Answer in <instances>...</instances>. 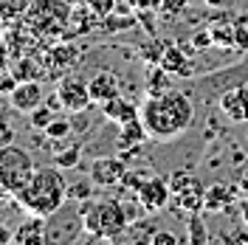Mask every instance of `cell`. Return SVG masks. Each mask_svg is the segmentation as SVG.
<instances>
[{
	"label": "cell",
	"instance_id": "6da1fadb",
	"mask_svg": "<svg viewBox=\"0 0 248 245\" xmlns=\"http://www.w3.org/2000/svg\"><path fill=\"white\" fill-rule=\"evenodd\" d=\"M139 119L153 141H175L195 122V102L184 91H167L158 96H147L139 107Z\"/></svg>",
	"mask_w": 248,
	"mask_h": 245
},
{
	"label": "cell",
	"instance_id": "7a4b0ae2",
	"mask_svg": "<svg viewBox=\"0 0 248 245\" xmlns=\"http://www.w3.org/2000/svg\"><path fill=\"white\" fill-rule=\"evenodd\" d=\"M17 206L26 209L29 214L48 217L54 209H60L68 200V184L62 178V169L57 164L51 167H37L34 175L29 178V184L23 186L15 195Z\"/></svg>",
	"mask_w": 248,
	"mask_h": 245
},
{
	"label": "cell",
	"instance_id": "3957f363",
	"mask_svg": "<svg viewBox=\"0 0 248 245\" xmlns=\"http://www.w3.org/2000/svg\"><path fill=\"white\" fill-rule=\"evenodd\" d=\"M85 206V231L91 240H119L130 229V217L122 200L116 198H91L82 200Z\"/></svg>",
	"mask_w": 248,
	"mask_h": 245
},
{
	"label": "cell",
	"instance_id": "277c9868",
	"mask_svg": "<svg viewBox=\"0 0 248 245\" xmlns=\"http://www.w3.org/2000/svg\"><path fill=\"white\" fill-rule=\"evenodd\" d=\"M85 231V206L82 200H65L60 209L46 217V245H71L82 240Z\"/></svg>",
	"mask_w": 248,
	"mask_h": 245
},
{
	"label": "cell",
	"instance_id": "5b68a950",
	"mask_svg": "<svg viewBox=\"0 0 248 245\" xmlns=\"http://www.w3.org/2000/svg\"><path fill=\"white\" fill-rule=\"evenodd\" d=\"M34 158L29 150H23L20 144H6L0 147V186L6 192L17 195L23 186L29 184V178L34 175Z\"/></svg>",
	"mask_w": 248,
	"mask_h": 245
},
{
	"label": "cell",
	"instance_id": "8992f818",
	"mask_svg": "<svg viewBox=\"0 0 248 245\" xmlns=\"http://www.w3.org/2000/svg\"><path fill=\"white\" fill-rule=\"evenodd\" d=\"M248 82V62L237 65V68H229V71H220V74H212V77L195 79V93H203V102H215L220 99L226 91H232L237 85H246Z\"/></svg>",
	"mask_w": 248,
	"mask_h": 245
},
{
	"label": "cell",
	"instance_id": "52a82bcc",
	"mask_svg": "<svg viewBox=\"0 0 248 245\" xmlns=\"http://www.w3.org/2000/svg\"><path fill=\"white\" fill-rule=\"evenodd\" d=\"M172 198L178 200V206L186 209L189 214L192 212H203V200H206V186L195 178V175H186V172H178L172 175Z\"/></svg>",
	"mask_w": 248,
	"mask_h": 245
},
{
	"label": "cell",
	"instance_id": "ba28073f",
	"mask_svg": "<svg viewBox=\"0 0 248 245\" xmlns=\"http://www.w3.org/2000/svg\"><path fill=\"white\" fill-rule=\"evenodd\" d=\"M57 99H60L62 110L68 113H85L93 105L91 88L82 77H60V88H57Z\"/></svg>",
	"mask_w": 248,
	"mask_h": 245
},
{
	"label": "cell",
	"instance_id": "9c48e42d",
	"mask_svg": "<svg viewBox=\"0 0 248 245\" xmlns=\"http://www.w3.org/2000/svg\"><path fill=\"white\" fill-rule=\"evenodd\" d=\"M91 181L102 189H113V186H122L124 175H127V164L116 155H102V158H93L91 164Z\"/></svg>",
	"mask_w": 248,
	"mask_h": 245
},
{
	"label": "cell",
	"instance_id": "30bf717a",
	"mask_svg": "<svg viewBox=\"0 0 248 245\" xmlns=\"http://www.w3.org/2000/svg\"><path fill=\"white\" fill-rule=\"evenodd\" d=\"M170 198H172V186L164 178H147L139 186V192H136V200H139L147 212H161L170 203Z\"/></svg>",
	"mask_w": 248,
	"mask_h": 245
},
{
	"label": "cell",
	"instance_id": "8fae6325",
	"mask_svg": "<svg viewBox=\"0 0 248 245\" xmlns=\"http://www.w3.org/2000/svg\"><path fill=\"white\" fill-rule=\"evenodd\" d=\"M43 99H46L43 96V82L40 79H29V82H20L15 91H12L9 105L17 113H31V110H37L43 105Z\"/></svg>",
	"mask_w": 248,
	"mask_h": 245
},
{
	"label": "cell",
	"instance_id": "7c38bea8",
	"mask_svg": "<svg viewBox=\"0 0 248 245\" xmlns=\"http://www.w3.org/2000/svg\"><path fill=\"white\" fill-rule=\"evenodd\" d=\"M217 105H220L226 119H232V122H248V82L226 91L217 99Z\"/></svg>",
	"mask_w": 248,
	"mask_h": 245
},
{
	"label": "cell",
	"instance_id": "4fadbf2b",
	"mask_svg": "<svg viewBox=\"0 0 248 245\" xmlns=\"http://www.w3.org/2000/svg\"><path fill=\"white\" fill-rule=\"evenodd\" d=\"M88 88H91L93 105H105V102H110V99L122 96V85H119V77H116V74H110V71H99L96 77H91Z\"/></svg>",
	"mask_w": 248,
	"mask_h": 245
},
{
	"label": "cell",
	"instance_id": "5bb4252c",
	"mask_svg": "<svg viewBox=\"0 0 248 245\" xmlns=\"http://www.w3.org/2000/svg\"><path fill=\"white\" fill-rule=\"evenodd\" d=\"M77 57H79V51L71 46V43H57V46H51V48H48V54H46L48 74L62 77L65 71H71V68H74Z\"/></svg>",
	"mask_w": 248,
	"mask_h": 245
},
{
	"label": "cell",
	"instance_id": "9a60e30c",
	"mask_svg": "<svg viewBox=\"0 0 248 245\" xmlns=\"http://www.w3.org/2000/svg\"><path fill=\"white\" fill-rule=\"evenodd\" d=\"M17 245H43L46 243V217L31 214L26 223H20L15 229V240Z\"/></svg>",
	"mask_w": 248,
	"mask_h": 245
},
{
	"label": "cell",
	"instance_id": "2e32d148",
	"mask_svg": "<svg viewBox=\"0 0 248 245\" xmlns=\"http://www.w3.org/2000/svg\"><path fill=\"white\" fill-rule=\"evenodd\" d=\"M102 113H105L108 122L127 124V122H133V119H139V105H133V102H127L122 96H116V99H110V102L102 105Z\"/></svg>",
	"mask_w": 248,
	"mask_h": 245
},
{
	"label": "cell",
	"instance_id": "e0dca14e",
	"mask_svg": "<svg viewBox=\"0 0 248 245\" xmlns=\"http://www.w3.org/2000/svg\"><path fill=\"white\" fill-rule=\"evenodd\" d=\"M9 71L15 74L20 82H29V79H40L46 74V68L40 65V57L37 54H20L9 62Z\"/></svg>",
	"mask_w": 248,
	"mask_h": 245
},
{
	"label": "cell",
	"instance_id": "ac0fdd59",
	"mask_svg": "<svg viewBox=\"0 0 248 245\" xmlns=\"http://www.w3.org/2000/svg\"><path fill=\"white\" fill-rule=\"evenodd\" d=\"M158 65H161L164 71H170L172 77H189V60H186L184 51H181V48H175V46L164 48V54H161Z\"/></svg>",
	"mask_w": 248,
	"mask_h": 245
},
{
	"label": "cell",
	"instance_id": "d6986e66",
	"mask_svg": "<svg viewBox=\"0 0 248 245\" xmlns=\"http://www.w3.org/2000/svg\"><path fill=\"white\" fill-rule=\"evenodd\" d=\"M232 198H234V192L226 184H215V186H209V189H206L203 209H206V212H212V214H217V212H226V209L232 206Z\"/></svg>",
	"mask_w": 248,
	"mask_h": 245
},
{
	"label": "cell",
	"instance_id": "ffe728a7",
	"mask_svg": "<svg viewBox=\"0 0 248 245\" xmlns=\"http://www.w3.org/2000/svg\"><path fill=\"white\" fill-rule=\"evenodd\" d=\"M26 12H29L26 0H0V29L15 26L17 20L26 17Z\"/></svg>",
	"mask_w": 248,
	"mask_h": 245
},
{
	"label": "cell",
	"instance_id": "44dd1931",
	"mask_svg": "<svg viewBox=\"0 0 248 245\" xmlns=\"http://www.w3.org/2000/svg\"><path fill=\"white\" fill-rule=\"evenodd\" d=\"M172 74L170 71H164L161 65H155L153 71H150V77H147V93L150 96H158V93H167L172 91Z\"/></svg>",
	"mask_w": 248,
	"mask_h": 245
},
{
	"label": "cell",
	"instance_id": "7402d4cb",
	"mask_svg": "<svg viewBox=\"0 0 248 245\" xmlns=\"http://www.w3.org/2000/svg\"><path fill=\"white\" fill-rule=\"evenodd\" d=\"M186 243H192V245L209 243V229H206V223H203L201 212H192V214H189V231H186Z\"/></svg>",
	"mask_w": 248,
	"mask_h": 245
},
{
	"label": "cell",
	"instance_id": "603a6c76",
	"mask_svg": "<svg viewBox=\"0 0 248 245\" xmlns=\"http://www.w3.org/2000/svg\"><path fill=\"white\" fill-rule=\"evenodd\" d=\"M79 155H82V147L79 144H71V147L60 150V153H54V164L60 169H74L79 164Z\"/></svg>",
	"mask_w": 248,
	"mask_h": 245
},
{
	"label": "cell",
	"instance_id": "cb8c5ba5",
	"mask_svg": "<svg viewBox=\"0 0 248 245\" xmlns=\"http://www.w3.org/2000/svg\"><path fill=\"white\" fill-rule=\"evenodd\" d=\"M51 107H54V105H40L37 110H31V113H29V122H31V127H34V130H46L48 124L57 119Z\"/></svg>",
	"mask_w": 248,
	"mask_h": 245
},
{
	"label": "cell",
	"instance_id": "d4e9b609",
	"mask_svg": "<svg viewBox=\"0 0 248 245\" xmlns=\"http://www.w3.org/2000/svg\"><path fill=\"white\" fill-rule=\"evenodd\" d=\"M93 181L91 175L88 178H82V181H77V184H68V198L71 200H91L93 198Z\"/></svg>",
	"mask_w": 248,
	"mask_h": 245
},
{
	"label": "cell",
	"instance_id": "484cf974",
	"mask_svg": "<svg viewBox=\"0 0 248 245\" xmlns=\"http://www.w3.org/2000/svg\"><path fill=\"white\" fill-rule=\"evenodd\" d=\"M43 133H46V138H51V141H62V138H68L71 133H74V127H71L68 119H54Z\"/></svg>",
	"mask_w": 248,
	"mask_h": 245
},
{
	"label": "cell",
	"instance_id": "4316f807",
	"mask_svg": "<svg viewBox=\"0 0 248 245\" xmlns=\"http://www.w3.org/2000/svg\"><path fill=\"white\" fill-rule=\"evenodd\" d=\"M105 31H122V29H130V26H136V17L133 15H122V17H116V15H108V17H102V23H99Z\"/></svg>",
	"mask_w": 248,
	"mask_h": 245
},
{
	"label": "cell",
	"instance_id": "83f0119b",
	"mask_svg": "<svg viewBox=\"0 0 248 245\" xmlns=\"http://www.w3.org/2000/svg\"><path fill=\"white\" fill-rule=\"evenodd\" d=\"M212 40H215V46L229 48L234 40H237V29H234L232 23H229V26H215V29H212Z\"/></svg>",
	"mask_w": 248,
	"mask_h": 245
},
{
	"label": "cell",
	"instance_id": "f1b7e54d",
	"mask_svg": "<svg viewBox=\"0 0 248 245\" xmlns=\"http://www.w3.org/2000/svg\"><path fill=\"white\" fill-rule=\"evenodd\" d=\"M91 12H96L99 17H108L116 12V0H82Z\"/></svg>",
	"mask_w": 248,
	"mask_h": 245
},
{
	"label": "cell",
	"instance_id": "f546056e",
	"mask_svg": "<svg viewBox=\"0 0 248 245\" xmlns=\"http://www.w3.org/2000/svg\"><path fill=\"white\" fill-rule=\"evenodd\" d=\"M17 85H20V79L6 68V71L0 74V96H12V91H15Z\"/></svg>",
	"mask_w": 248,
	"mask_h": 245
},
{
	"label": "cell",
	"instance_id": "4dcf8cb0",
	"mask_svg": "<svg viewBox=\"0 0 248 245\" xmlns=\"http://www.w3.org/2000/svg\"><path fill=\"white\" fill-rule=\"evenodd\" d=\"M186 240V237H178V234H172V231H153V237H150V243L153 245H175Z\"/></svg>",
	"mask_w": 248,
	"mask_h": 245
},
{
	"label": "cell",
	"instance_id": "1f68e13d",
	"mask_svg": "<svg viewBox=\"0 0 248 245\" xmlns=\"http://www.w3.org/2000/svg\"><path fill=\"white\" fill-rule=\"evenodd\" d=\"M192 43H195V48H206V46H212L215 40H212V31H198L195 37H192Z\"/></svg>",
	"mask_w": 248,
	"mask_h": 245
},
{
	"label": "cell",
	"instance_id": "d6a6232c",
	"mask_svg": "<svg viewBox=\"0 0 248 245\" xmlns=\"http://www.w3.org/2000/svg\"><path fill=\"white\" fill-rule=\"evenodd\" d=\"M184 3L186 0H161V12L164 15H175L178 9H184Z\"/></svg>",
	"mask_w": 248,
	"mask_h": 245
},
{
	"label": "cell",
	"instance_id": "836d02e7",
	"mask_svg": "<svg viewBox=\"0 0 248 245\" xmlns=\"http://www.w3.org/2000/svg\"><path fill=\"white\" fill-rule=\"evenodd\" d=\"M9 62H12V57H9V46H6V43L0 40V74H3L6 68H9Z\"/></svg>",
	"mask_w": 248,
	"mask_h": 245
},
{
	"label": "cell",
	"instance_id": "e575fe53",
	"mask_svg": "<svg viewBox=\"0 0 248 245\" xmlns=\"http://www.w3.org/2000/svg\"><path fill=\"white\" fill-rule=\"evenodd\" d=\"M12 240H15V231L9 229L6 223H0V245H9Z\"/></svg>",
	"mask_w": 248,
	"mask_h": 245
},
{
	"label": "cell",
	"instance_id": "d590c367",
	"mask_svg": "<svg viewBox=\"0 0 248 245\" xmlns=\"http://www.w3.org/2000/svg\"><path fill=\"white\" fill-rule=\"evenodd\" d=\"M9 200H15V195H12V192H6V189L0 186V214L6 212V206H9Z\"/></svg>",
	"mask_w": 248,
	"mask_h": 245
},
{
	"label": "cell",
	"instance_id": "8d00e7d4",
	"mask_svg": "<svg viewBox=\"0 0 248 245\" xmlns=\"http://www.w3.org/2000/svg\"><path fill=\"white\" fill-rule=\"evenodd\" d=\"M237 189L248 198V169H246V172H240V178H237Z\"/></svg>",
	"mask_w": 248,
	"mask_h": 245
},
{
	"label": "cell",
	"instance_id": "74e56055",
	"mask_svg": "<svg viewBox=\"0 0 248 245\" xmlns=\"http://www.w3.org/2000/svg\"><path fill=\"white\" fill-rule=\"evenodd\" d=\"M206 3H209V6H223L226 0H206Z\"/></svg>",
	"mask_w": 248,
	"mask_h": 245
}]
</instances>
